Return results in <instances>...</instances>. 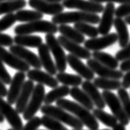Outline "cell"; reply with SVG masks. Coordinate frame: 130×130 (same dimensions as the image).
Here are the masks:
<instances>
[{
  "label": "cell",
  "instance_id": "4dcf8cb0",
  "mask_svg": "<svg viewBox=\"0 0 130 130\" xmlns=\"http://www.w3.org/2000/svg\"><path fill=\"white\" fill-rule=\"evenodd\" d=\"M56 78L59 81V83L68 87H79L83 83V77L79 75L68 73L65 72H59V73H57Z\"/></svg>",
  "mask_w": 130,
  "mask_h": 130
},
{
  "label": "cell",
  "instance_id": "2e32d148",
  "mask_svg": "<svg viewBox=\"0 0 130 130\" xmlns=\"http://www.w3.org/2000/svg\"><path fill=\"white\" fill-rule=\"evenodd\" d=\"M67 61L70 68L77 73H78L79 76H81L83 78H85L87 81L94 80L95 73L88 67L87 64H85L81 60V59L73 55L72 54H69L67 55Z\"/></svg>",
  "mask_w": 130,
  "mask_h": 130
},
{
  "label": "cell",
  "instance_id": "484cf974",
  "mask_svg": "<svg viewBox=\"0 0 130 130\" xmlns=\"http://www.w3.org/2000/svg\"><path fill=\"white\" fill-rule=\"evenodd\" d=\"M69 94L70 88L68 87V86L63 85V86L57 87L55 88H53V90H51L45 95L44 102L45 105H51L54 102L64 98Z\"/></svg>",
  "mask_w": 130,
  "mask_h": 130
},
{
  "label": "cell",
  "instance_id": "3957f363",
  "mask_svg": "<svg viewBox=\"0 0 130 130\" xmlns=\"http://www.w3.org/2000/svg\"><path fill=\"white\" fill-rule=\"evenodd\" d=\"M40 111L43 115L50 116L56 119L61 123L70 126L73 129H83L84 124L75 115H70L69 113L59 106H54L52 105H44L40 108Z\"/></svg>",
  "mask_w": 130,
  "mask_h": 130
},
{
  "label": "cell",
  "instance_id": "83f0119b",
  "mask_svg": "<svg viewBox=\"0 0 130 130\" xmlns=\"http://www.w3.org/2000/svg\"><path fill=\"white\" fill-rule=\"evenodd\" d=\"M93 83L98 88L103 89L104 91H115L119 90L122 87V82L118 79H111V78H105L98 77L94 78Z\"/></svg>",
  "mask_w": 130,
  "mask_h": 130
},
{
  "label": "cell",
  "instance_id": "b9f144b4",
  "mask_svg": "<svg viewBox=\"0 0 130 130\" xmlns=\"http://www.w3.org/2000/svg\"><path fill=\"white\" fill-rule=\"evenodd\" d=\"M14 43V40L9 35L0 32V46H12Z\"/></svg>",
  "mask_w": 130,
  "mask_h": 130
},
{
  "label": "cell",
  "instance_id": "44dd1931",
  "mask_svg": "<svg viewBox=\"0 0 130 130\" xmlns=\"http://www.w3.org/2000/svg\"><path fill=\"white\" fill-rule=\"evenodd\" d=\"M50 53V48L46 44H42L41 45L38 47L39 58L42 66L47 73L54 76V75L57 74L58 69L56 68V64L54 63L52 58H51Z\"/></svg>",
  "mask_w": 130,
  "mask_h": 130
},
{
  "label": "cell",
  "instance_id": "f5cc1de1",
  "mask_svg": "<svg viewBox=\"0 0 130 130\" xmlns=\"http://www.w3.org/2000/svg\"><path fill=\"white\" fill-rule=\"evenodd\" d=\"M5 1H12V0H0V2H5Z\"/></svg>",
  "mask_w": 130,
  "mask_h": 130
},
{
  "label": "cell",
  "instance_id": "ac0fdd59",
  "mask_svg": "<svg viewBox=\"0 0 130 130\" xmlns=\"http://www.w3.org/2000/svg\"><path fill=\"white\" fill-rule=\"evenodd\" d=\"M25 79L26 74L24 72L19 71L14 74L10 83V88L8 91V95H7V100L9 104L13 105L17 102L23 85L25 83Z\"/></svg>",
  "mask_w": 130,
  "mask_h": 130
},
{
  "label": "cell",
  "instance_id": "5bb4252c",
  "mask_svg": "<svg viewBox=\"0 0 130 130\" xmlns=\"http://www.w3.org/2000/svg\"><path fill=\"white\" fill-rule=\"evenodd\" d=\"M0 60L8 65L13 69L20 72H28L30 70V65L25 61L20 59L10 51H8L3 46H0Z\"/></svg>",
  "mask_w": 130,
  "mask_h": 130
},
{
  "label": "cell",
  "instance_id": "d6a6232c",
  "mask_svg": "<svg viewBox=\"0 0 130 130\" xmlns=\"http://www.w3.org/2000/svg\"><path fill=\"white\" fill-rule=\"evenodd\" d=\"M17 21L21 22H30L41 20L43 18V13L34 10L21 9L16 12Z\"/></svg>",
  "mask_w": 130,
  "mask_h": 130
},
{
  "label": "cell",
  "instance_id": "836d02e7",
  "mask_svg": "<svg viewBox=\"0 0 130 130\" xmlns=\"http://www.w3.org/2000/svg\"><path fill=\"white\" fill-rule=\"evenodd\" d=\"M74 28L81 32L83 35L87 36L90 38H95L97 37L99 33V30L95 26H94L91 23L87 22H78L74 24Z\"/></svg>",
  "mask_w": 130,
  "mask_h": 130
},
{
  "label": "cell",
  "instance_id": "7dc6e473",
  "mask_svg": "<svg viewBox=\"0 0 130 130\" xmlns=\"http://www.w3.org/2000/svg\"><path fill=\"white\" fill-rule=\"evenodd\" d=\"M113 130H126L125 125L121 124V123H118L117 124L113 127Z\"/></svg>",
  "mask_w": 130,
  "mask_h": 130
},
{
  "label": "cell",
  "instance_id": "6da1fadb",
  "mask_svg": "<svg viewBox=\"0 0 130 130\" xmlns=\"http://www.w3.org/2000/svg\"><path fill=\"white\" fill-rule=\"evenodd\" d=\"M56 105L74 115L91 130H96L100 128L99 122H97V119H95L94 115L91 113V110L85 108L79 103L62 98L56 101Z\"/></svg>",
  "mask_w": 130,
  "mask_h": 130
},
{
  "label": "cell",
  "instance_id": "277c9868",
  "mask_svg": "<svg viewBox=\"0 0 130 130\" xmlns=\"http://www.w3.org/2000/svg\"><path fill=\"white\" fill-rule=\"evenodd\" d=\"M58 31H59V26L54 22L46 20H38L35 22H26L17 26L14 28L16 35H30L36 32L54 35Z\"/></svg>",
  "mask_w": 130,
  "mask_h": 130
},
{
  "label": "cell",
  "instance_id": "1f68e13d",
  "mask_svg": "<svg viewBox=\"0 0 130 130\" xmlns=\"http://www.w3.org/2000/svg\"><path fill=\"white\" fill-rule=\"evenodd\" d=\"M92 114L94 115L95 119L101 122L104 125L109 128H113L115 125L118 124V119L114 115H109L102 109H94L92 110Z\"/></svg>",
  "mask_w": 130,
  "mask_h": 130
},
{
  "label": "cell",
  "instance_id": "ab89813d",
  "mask_svg": "<svg viewBox=\"0 0 130 130\" xmlns=\"http://www.w3.org/2000/svg\"><path fill=\"white\" fill-rule=\"evenodd\" d=\"M2 60H0V80H1L5 85H10L12 78L10 76L8 70L6 69L5 66L3 65Z\"/></svg>",
  "mask_w": 130,
  "mask_h": 130
},
{
  "label": "cell",
  "instance_id": "d4e9b609",
  "mask_svg": "<svg viewBox=\"0 0 130 130\" xmlns=\"http://www.w3.org/2000/svg\"><path fill=\"white\" fill-rule=\"evenodd\" d=\"M16 44L23 47L38 48L43 44V40L39 36L33 35H16L13 38Z\"/></svg>",
  "mask_w": 130,
  "mask_h": 130
},
{
  "label": "cell",
  "instance_id": "cb8c5ba5",
  "mask_svg": "<svg viewBox=\"0 0 130 130\" xmlns=\"http://www.w3.org/2000/svg\"><path fill=\"white\" fill-rule=\"evenodd\" d=\"M75 101L78 102L85 108H87L89 110H93L94 109V103L91 101L90 96L87 94V92L83 91V89H80L78 87H73L70 89V94Z\"/></svg>",
  "mask_w": 130,
  "mask_h": 130
},
{
  "label": "cell",
  "instance_id": "4fadbf2b",
  "mask_svg": "<svg viewBox=\"0 0 130 130\" xmlns=\"http://www.w3.org/2000/svg\"><path fill=\"white\" fill-rule=\"evenodd\" d=\"M28 4L33 9L43 14L55 16L63 12L64 7L60 3H51L44 0H29Z\"/></svg>",
  "mask_w": 130,
  "mask_h": 130
},
{
  "label": "cell",
  "instance_id": "7c38bea8",
  "mask_svg": "<svg viewBox=\"0 0 130 130\" xmlns=\"http://www.w3.org/2000/svg\"><path fill=\"white\" fill-rule=\"evenodd\" d=\"M58 40L61 44V45L63 47V49L68 51L73 55L83 59H91L92 54L90 52V50H88L87 48L81 46L80 44L74 42L62 35L58 37Z\"/></svg>",
  "mask_w": 130,
  "mask_h": 130
},
{
  "label": "cell",
  "instance_id": "8fae6325",
  "mask_svg": "<svg viewBox=\"0 0 130 130\" xmlns=\"http://www.w3.org/2000/svg\"><path fill=\"white\" fill-rule=\"evenodd\" d=\"M87 64L95 74H97L101 77L119 80L120 78H123V77H124V72H122L121 70L113 69V68H109L104 64L99 63L98 61L94 59L93 58L87 59Z\"/></svg>",
  "mask_w": 130,
  "mask_h": 130
},
{
  "label": "cell",
  "instance_id": "e0dca14e",
  "mask_svg": "<svg viewBox=\"0 0 130 130\" xmlns=\"http://www.w3.org/2000/svg\"><path fill=\"white\" fill-rule=\"evenodd\" d=\"M115 7L114 3H107L105 6L103 14L98 26L99 33L102 36L107 35L110 31L112 25H114V16L115 13Z\"/></svg>",
  "mask_w": 130,
  "mask_h": 130
},
{
  "label": "cell",
  "instance_id": "816d5d0a",
  "mask_svg": "<svg viewBox=\"0 0 130 130\" xmlns=\"http://www.w3.org/2000/svg\"><path fill=\"white\" fill-rule=\"evenodd\" d=\"M73 130H83V129H73ZM99 130V129H96ZM101 130H110V129H101Z\"/></svg>",
  "mask_w": 130,
  "mask_h": 130
},
{
  "label": "cell",
  "instance_id": "e575fe53",
  "mask_svg": "<svg viewBox=\"0 0 130 130\" xmlns=\"http://www.w3.org/2000/svg\"><path fill=\"white\" fill-rule=\"evenodd\" d=\"M42 125L49 130H68L60 121L50 116L44 115L41 118Z\"/></svg>",
  "mask_w": 130,
  "mask_h": 130
},
{
  "label": "cell",
  "instance_id": "7402d4cb",
  "mask_svg": "<svg viewBox=\"0 0 130 130\" xmlns=\"http://www.w3.org/2000/svg\"><path fill=\"white\" fill-rule=\"evenodd\" d=\"M82 89L87 92V94L90 96L91 101H93L94 105L99 109H105L106 103L104 100V97L102 94L100 93L98 90V87L95 85L91 83V81L86 80L82 84Z\"/></svg>",
  "mask_w": 130,
  "mask_h": 130
},
{
  "label": "cell",
  "instance_id": "db71d44e",
  "mask_svg": "<svg viewBox=\"0 0 130 130\" xmlns=\"http://www.w3.org/2000/svg\"><path fill=\"white\" fill-rule=\"evenodd\" d=\"M8 130H15V129H13V128H9V129H8Z\"/></svg>",
  "mask_w": 130,
  "mask_h": 130
},
{
  "label": "cell",
  "instance_id": "d6986e66",
  "mask_svg": "<svg viewBox=\"0 0 130 130\" xmlns=\"http://www.w3.org/2000/svg\"><path fill=\"white\" fill-rule=\"evenodd\" d=\"M27 77L33 82H36L40 84L45 85L50 88H55L59 87V81L56 77H54L53 75L50 74L47 72H43L40 69H30L27 72Z\"/></svg>",
  "mask_w": 130,
  "mask_h": 130
},
{
  "label": "cell",
  "instance_id": "30bf717a",
  "mask_svg": "<svg viewBox=\"0 0 130 130\" xmlns=\"http://www.w3.org/2000/svg\"><path fill=\"white\" fill-rule=\"evenodd\" d=\"M118 41V35L116 33H109L101 37H95L85 40L84 45L90 51H101L105 48L113 45Z\"/></svg>",
  "mask_w": 130,
  "mask_h": 130
},
{
  "label": "cell",
  "instance_id": "c3c4849f",
  "mask_svg": "<svg viewBox=\"0 0 130 130\" xmlns=\"http://www.w3.org/2000/svg\"><path fill=\"white\" fill-rule=\"evenodd\" d=\"M4 119H5V117L3 115L2 113L0 112V124H2V123H3V121H4Z\"/></svg>",
  "mask_w": 130,
  "mask_h": 130
},
{
  "label": "cell",
  "instance_id": "f1b7e54d",
  "mask_svg": "<svg viewBox=\"0 0 130 130\" xmlns=\"http://www.w3.org/2000/svg\"><path fill=\"white\" fill-rule=\"evenodd\" d=\"M26 6V0H12L0 2V15L8 14L23 9Z\"/></svg>",
  "mask_w": 130,
  "mask_h": 130
},
{
  "label": "cell",
  "instance_id": "8992f818",
  "mask_svg": "<svg viewBox=\"0 0 130 130\" xmlns=\"http://www.w3.org/2000/svg\"><path fill=\"white\" fill-rule=\"evenodd\" d=\"M44 97H45V88L44 85L38 83L34 87L31 97L23 113V119L25 120H29L36 115L42 106Z\"/></svg>",
  "mask_w": 130,
  "mask_h": 130
},
{
  "label": "cell",
  "instance_id": "ba28073f",
  "mask_svg": "<svg viewBox=\"0 0 130 130\" xmlns=\"http://www.w3.org/2000/svg\"><path fill=\"white\" fill-rule=\"evenodd\" d=\"M62 4L66 8L78 9L82 12L91 13L103 12L105 7L101 3H95L91 0H63Z\"/></svg>",
  "mask_w": 130,
  "mask_h": 130
},
{
  "label": "cell",
  "instance_id": "d590c367",
  "mask_svg": "<svg viewBox=\"0 0 130 130\" xmlns=\"http://www.w3.org/2000/svg\"><path fill=\"white\" fill-rule=\"evenodd\" d=\"M118 96L123 105V107H124L126 115H128V117L130 120V95L128 93V91L125 88L121 87L118 90Z\"/></svg>",
  "mask_w": 130,
  "mask_h": 130
},
{
  "label": "cell",
  "instance_id": "681fc988",
  "mask_svg": "<svg viewBox=\"0 0 130 130\" xmlns=\"http://www.w3.org/2000/svg\"><path fill=\"white\" fill-rule=\"evenodd\" d=\"M44 1L51 2V3H60V2H63V0H44Z\"/></svg>",
  "mask_w": 130,
  "mask_h": 130
},
{
  "label": "cell",
  "instance_id": "bcb514c9",
  "mask_svg": "<svg viewBox=\"0 0 130 130\" xmlns=\"http://www.w3.org/2000/svg\"><path fill=\"white\" fill-rule=\"evenodd\" d=\"M8 89H7L5 84L0 80V96L4 97L8 95Z\"/></svg>",
  "mask_w": 130,
  "mask_h": 130
},
{
  "label": "cell",
  "instance_id": "603a6c76",
  "mask_svg": "<svg viewBox=\"0 0 130 130\" xmlns=\"http://www.w3.org/2000/svg\"><path fill=\"white\" fill-rule=\"evenodd\" d=\"M114 26L117 31L119 45L121 48H124L129 42V33L127 26V23L124 19L116 18L114 20Z\"/></svg>",
  "mask_w": 130,
  "mask_h": 130
},
{
  "label": "cell",
  "instance_id": "f6af8a7d",
  "mask_svg": "<svg viewBox=\"0 0 130 130\" xmlns=\"http://www.w3.org/2000/svg\"><path fill=\"white\" fill-rule=\"evenodd\" d=\"M95 3H118L120 4H124V3H130V0H91Z\"/></svg>",
  "mask_w": 130,
  "mask_h": 130
},
{
  "label": "cell",
  "instance_id": "74e56055",
  "mask_svg": "<svg viewBox=\"0 0 130 130\" xmlns=\"http://www.w3.org/2000/svg\"><path fill=\"white\" fill-rule=\"evenodd\" d=\"M26 125L24 126L22 130H38L40 125H42L41 118L38 116H34L33 118L30 119Z\"/></svg>",
  "mask_w": 130,
  "mask_h": 130
},
{
  "label": "cell",
  "instance_id": "5b68a950",
  "mask_svg": "<svg viewBox=\"0 0 130 130\" xmlns=\"http://www.w3.org/2000/svg\"><path fill=\"white\" fill-rule=\"evenodd\" d=\"M46 44L50 48V52L55 59L56 68L59 72H65L67 69V55L63 50V47L58 40V38L54 36V34H46L45 37Z\"/></svg>",
  "mask_w": 130,
  "mask_h": 130
},
{
  "label": "cell",
  "instance_id": "7bdbcfd3",
  "mask_svg": "<svg viewBox=\"0 0 130 130\" xmlns=\"http://www.w3.org/2000/svg\"><path fill=\"white\" fill-rule=\"evenodd\" d=\"M122 87L128 89L130 87V71L127 72L123 77L122 81Z\"/></svg>",
  "mask_w": 130,
  "mask_h": 130
},
{
  "label": "cell",
  "instance_id": "52a82bcc",
  "mask_svg": "<svg viewBox=\"0 0 130 130\" xmlns=\"http://www.w3.org/2000/svg\"><path fill=\"white\" fill-rule=\"evenodd\" d=\"M102 95H103L106 105H108L112 114L117 118L118 121L124 125L127 126L129 124L130 120L128 115H126L119 96H117L110 91H104L102 92Z\"/></svg>",
  "mask_w": 130,
  "mask_h": 130
},
{
  "label": "cell",
  "instance_id": "4316f807",
  "mask_svg": "<svg viewBox=\"0 0 130 130\" xmlns=\"http://www.w3.org/2000/svg\"><path fill=\"white\" fill-rule=\"evenodd\" d=\"M59 32L62 36L67 37L68 39L73 40L78 44H83L85 42V36L81 32L78 31L74 27L68 26L67 24H63L59 26Z\"/></svg>",
  "mask_w": 130,
  "mask_h": 130
},
{
  "label": "cell",
  "instance_id": "f546056e",
  "mask_svg": "<svg viewBox=\"0 0 130 130\" xmlns=\"http://www.w3.org/2000/svg\"><path fill=\"white\" fill-rule=\"evenodd\" d=\"M91 56L99 63L113 68V69H116L119 67V60L108 53L101 52V51H94Z\"/></svg>",
  "mask_w": 130,
  "mask_h": 130
},
{
  "label": "cell",
  "instance_id": "7a4b0ae2",
  "mask_svg": "<svg viewBox=\"0 0 130 130\" xmlns=\"http://www.w3.org/2000/svg\"><path fill=\"white\" fill-rule=\"evenodd\" d=\"M101 18L95 13L86 12H61L55 16H53L52 22L56 25H63L68 23H78L87 22L92 25L99 24Z\"/></svg>",
  "mask_w": 130,
  "mask_h": 130
},
{
  "label": "cell",
  "instance_id": "8d00e7d4",
  "mask_svg": "<svg viewBox=\"0 0 130 130\" xmlns=\"http://www.w3.org/2000/svg\"><path fill=\"white\" fill-rule=\"evenodd\" d=\"M16 22V15L13 13H8V14L3 16L0 19V32L4 31V30L10 28L12 25H14Z\"/></svg>",
  "mask_w": 130,
  "mask_h": 130
},
{
  "label": "cell",
  "instance_id": "ffe728a7",
  "mask_svg": "<svg viewBox=\"0 0 130 130\" xmlns=\"http://www.w3.org/2000/svg\"><path fill=\"white\" fill-rule=\"evenodd\" d=\"M34 87H35V85H34L33 81L29 79L28 81L25 82L21 93H20L16 102V109L19 114H23L25 111L30 101V99L31 97Z\"/></svg>",
  "mask_w": 130,
  "mask_h": 130
},
{
  "label": "cell",
  "instance_id": "f35d334b",
  "mask_svg": "<svg viewBox=\"0 0 130 130\" xmlns=\"http://www.w3.org/2000/svg\"><path fill=\"white\" fill-rule=\"evenodd\" d=\"M115 15L117 18H126L130 16V3H124L115 9Z\"/></svg>",
  "mask_w": 130,
  "mask_h": 130
},
{
  "label": "cell",
  "instance_id": "60d3db41",
  "mask_svg": "<svg viewBox=\"0 0 130 130\" xmlns=\"http://www.w3.org/2000/svg\"><path fill=\"white\" fill-rule=\"evenodd\" d=\"M115 58L119 61H124L125 59L130 58V41L128 42V45L124 48H122L120 50H119L115 54Z\"/></svg>",
  "mask_w": 130,
  "mask_h": 130
},
{
  "label": "cell",
  "instance_id": "ee69618b",
  "mask_svg": "<svg viewBox=\"0 0 130 130\" xmlns=\"http://www.w3.org/2000/svg\"><path fill=\"white\" fill-rule=\"evenodd\" d=\"M119 68L122 72H126V73L130 71V58L122 61L121 64L119 65Z\"/></svg>",
  "mask_w": 130,
  "mask_h": 130
},
{
  "label": "cell",
  "instance_id": "9a60e30c",
  "mask_svg": "<svg viewBox=\"0 0 130 130\" xmlns=\"http://www.w3.org/2000/svg\"><path fill=\"white\" fill-rule=\"evenodd\" d=\"M9 51L19 57L20 59L24 60L26 63H27L30 66L33 67L34 68L40 69L43 67L39 56H37L32 51L26 49L25 47L18 45V44H15V45L12 44V46H10Z\"/></svg>",
  "mask_w": 130,
  "mask_h": 130
},
{
  "label": "cell",
  "instance_id": "11a10c76",
  "mask_svg": "<svg viewBox=\"0 0 130 130\" xmlns=\"http://www.w3.org/2000/svg\"><path fill=\"white\" fill-rule=\"evenodd\" d=\"M39 130H43V129H39Z\"/></svg>",
  "mask_w": 130,
  "mask_h": 130
},
{
  "label": "cell",
  "instance_id": "9c48e42d",
  "mask_svg": "<svg viewBox=\"0 0 130 130\" xmlns=\"http://www.w3.org/2000/svg\"><path fill=\"white\" fill-rule=\"evenodd\" d=\"M0 112L4 116L8 124L15 130H22L23 123L19 113L16 109L12 107V105L8 101H5L2 96H0Z\"/></svg>",
  "mask_w": 130,
  "mask_h": 130
},
{
  "label": "cell",
  "instance_id": "f907efd6",
  "mask_svg": "<svg viewBox=\"0 0 130 130\" xmlns=\"http://www.w3.org/2000/svg\"><path fill=\"white\" fill-rule=\"evenodd\" d=\"M124 21L126 22V23H127V24H128V25H130V16L126 17L125 19H124Z\"/></svg>",
  "mask_w": 130,
  "mask_h": 130
}]
</instances>
